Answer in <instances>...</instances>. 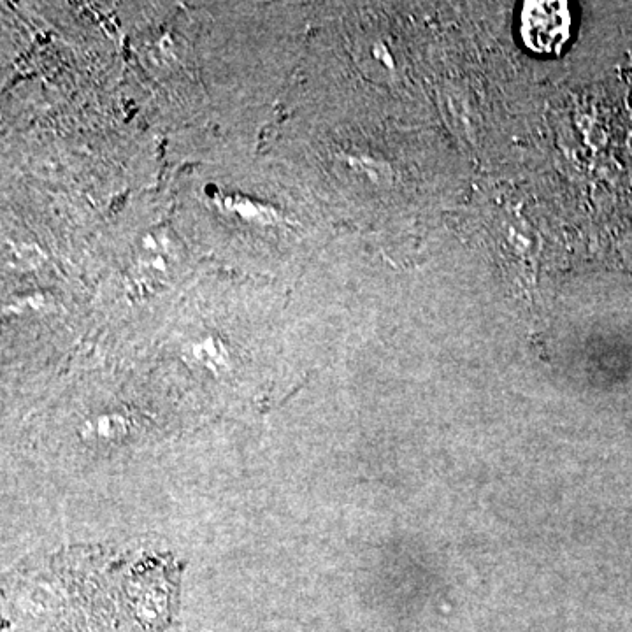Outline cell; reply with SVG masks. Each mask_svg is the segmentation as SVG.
Returning <instances> with one entry per match:
<instances>
[{
  "instance_id": "cell-1",
  "label": "cell",
  "mask_w": 632,
  "mask_h": 632,
  "mask_svg": "<svg viewBox=\"0 0 632 632\" xmlns=\"http://www.w3.org/2000/svg\"><path fill=\"white\" fill-rule=\"evenodd\" d=\"M571 9L568 2H527L520 16V34L529 50L552 55L571 36Z\"/></svg>"
}]
</instances>
